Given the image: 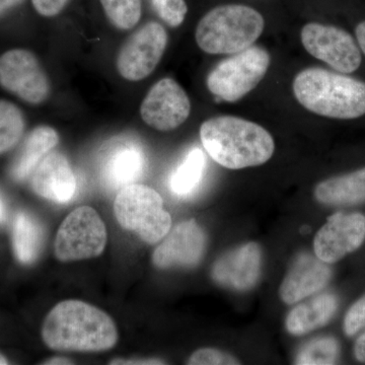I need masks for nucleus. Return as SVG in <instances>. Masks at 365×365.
Returning <instances> with one entry per match:
<instances>
[{
	"mask_svg": "<svg viewBox=\"0 0 365 365\" xmlns=\"http://www.w3.org/2000/svg\"><path fill=\"white\" fill-rule=\"evenodd\" d=\"M7 364H9V361H7L6 357H4V355L0 353V365H4Z\"/></svg>",
	"mask_w": 365,
	"mask_h": 365,
	"instance_id": "c9c22d12",
	"label": "nucleus"
},
{
	"mask_svg": "<svg viewBox=\"0 0 365 365\" xmlns=\"http://www.w3.org/2000/svg\"><path fill=\"white\" fill-rule=\"evenodd\" d=\"M205 165L206 158L202 150H190L184 162L170 178V191L179 196L192 193L202 180Z\"/></svg>",
	"mask_w": 365,
	"mask_h": 365,
	"instance_id": "4be33fe9",
	"label": "nucleus"
},
{
	"mask_svg": "<svg viewBox=\"0 0 365 365\" xmlns=\"http://www.w3.org/2000/svg\"><path fill=\"white\" fill-rule=\"evenodd\" d=\"M24 0H0V14L6 13L9 9L18 6Z\"/></svg>",
	"mask_w": 365,
	"mask_h": 365,
	"instance_id": "473e14b6",
	"label": "nucleus"
},
{
	"mask_svg": "<svg viewBox=\"0 0 365 365\" xmlns=\"http://www.w3.org/2000/svg\"><path fill=\"white\" fill-rule=\"evenodd\" d=\"M190 365H235L240 364L239 360L232 355L213 348H202L197 350L190 356Z\"/></svg>",
	"mask_w": 365,
	"mask_h": 365,
	"instance_id": "bb28decb",
	"label": "nucleus"
},
{
	"mask_svg": "<svg viewBox=\"0 0 365 365\" xmlns=\"http://www.w3.org/2000/svg\"><path fill=\"white\" fill-rule=\"evenodd\" d=\"M58 143V133L52 127H36L26 136L11 165V175L14 180L21 182L30 177L43 158L56 148Z\"/></svg>",
	"mask_w": 365,
	"mask_h": 365,
	"instance_id": "6ab92c4d",
	"label": "nucleus"
},
{
	"mask_svg": "<svg viewBox=\"0 0 365 365\" xmlns=\"http://www.w3.org/2000/svg\"><path fill=\"white\" fill-rule=\"evenodd\" d=\"M46 346L59 352H103L117 344L114 319L81 300H64L53 307L42 327Z\"/></svg>",
	"mask_w": 365,
	"mask_h": 365,
	"instance_id": "f257e3e1",
	"label": "nucleus"
},
{
	"mask_svg": "<svg viewBox=\"0 0 365 365\" xmlns=\"http://www.w3.org/2000/svg\"><path fill=\"white\" fill-rule=\"evenodd\" d=\"M150 1L158 18L172 28L181 26L188 13V6L185 0H150Z\"/></svg>",
	"mask_w": 365,
	"mask_h": 365,
	"instance_id": "a878e982",
	"label": "nucleus"
},
{
	"mask_svg": "<svg viewBox=\"0 0 365 365\" xmlns=\"http://www.w3.org/2000/svg\"><path fill=\"white\" fill-rule=\"evenodd\" d=\"M339 344L332 337L312 340L300 348L295 357L297 365H331L339 359Z\"/></svg>",
	"mask_w": 365,
	"mask_h": 365,
	"instance_id": "b1692460",
	"label": "nucleus"
},
{
	"mask_svg": "<svg viewBox=\"0 0 365 365\" xmlns=\"http://www.w3.org/2000/svg\"><path fill=\"white\" fill-rule=\"evenodd\" d=\"M265 21L256 9L225 4L208 11L197 26L195 39L208 54H232L248 49L263 33Z\"/></svg>",
	"mask_w": 365,
	"mask_h": 365,
	"instance_id": "20e7f679",
	"label": "nucleus"
},
{
	"mask_svg": "<svg viewBox=\"0 0 365 365\" xmlns=\"http://www.w3.org/2000/svg\"><path fill=\"white\" fill-rule=\"evenodd\" d=\"M294 93L300 105L319 116L351 120L365 115V83L340 72L304 69L294 78Z\"/></svg>",
	"mask_w": 365,
	"mask_h": 365,
	"instance_id": "7ed1b4c3",
	"label": "nucleus"
},
{
	"mask_svg": "<svg viewBox=\"0 0 365 365\" xmlns=\"http://www.w3.org/2000/svg\"><path fill=\"white\" fill-rule=\"evenodd\" d=\"M354 354L359 361L365 362V333L355 343Z\"/></svg>",
	"mask_w": 365,
	"mask_h": 365,
	"instance_id": "7c9ffc66",
	"label": "nucleus"
},
{
	"mask_svg": "<svg viewBox=\"0 0 365 365\" xmlns=\"http://www.w3.org/2000/svg\"><path fill=\"white\" fill-rule=\"evenodd\" d=\"M355 36H356L357 44H359L360 50L365 55V21L359 23L355 28Z\"/></svg>",
	"mask_w": 365,
	"mask_h": 365,
	"instance_id": "2f4dec72",
	"label": "nucleus"
},
{
	"mask_svg": "<svg viewBox=\"0 0 365 365\" xmlns=\"http://www.w3.org/2000/svg\"><path fill=\"white\" fill-rule=\"evenodd\" d=\"M110 364H120V365H160L165 364L162 359H113Z\"/></svg>",
	"mask_w": 365,
	"mask_h": 365,
	"instance_id": "c756f323",
	"label": "nucleus"
},
{
	"mask_svg": "<svg viewBox=\"0 0 365 365\" xmlns=\"http://www.w3.org/2000/svg\"><path fill=\"white\" fill-rule=\"evenodd\" d=\"M269 53L259 46L223 60L207 78L208 90L225 102H237L254 90L267 73Z\"/></svg>",
	"mask_w": 365,
	"mask_h": 365,
	"instance_id": "423d86ee",
	"label": "nucleus"
},
{
	"mask_svg": "<svg viewBox=\"0 0 365 365\" xmlns=\"http://www.w3.org/2000/svg\"><path fill=\"white\" fill-rule=\"evenodd\" d=\"M317 201L324 205H353L365 201V168L319 182L314 189Z\"/></svg>",
	"mask_w": 365,
	"mask_h": 365,
	"instance_id": "aec40b11",
	"label": "nucleus"
},
{
	"mask_svg": "<svg viewBox=\"0 0 365 365\" xmlns=\"http://www.w3.org/2000/svg\"><path fill=\"white\" fill-rule=\"evenodd\" d=\"M44 242V228L32 215L19 212L14 218L13 246L18 260L32 264L37 260Z\"/></svg>",
	"mask_w": 365,
	"mask_h": 365,
	"instance_id": "412c9836",
	"label": "nucleus"
},
{
	"mask_svg": "<svg viewBox=\"0 0 365 365\" xmlns=\"http://www.w3.org/2000/svg\"><path fill=\"white\" fill-rule=\"evenodd\" d=\"M0 86L29 104L39 105L50 95V81L39 60L25 49L0 56Z\"/></svg>",
	"mask_w": 365,
	"mask_h": 365,
	"instance_id": "9d476101",
	"label": "nucleus"
},
{
	"mask_svg": "<svg viewBox=\"0 0 365 365\" xmlns=\"http://www.w3.org/2000/svg\"><path fill=\"white\" fill-rule=\"evenodd\" d=\"M43 364H73V362L71 361V359H66V357H53V359H50L46 360V362Z\"/></svg>",
	"mask_w": 365,
	"mask_h": 365,
	"instance_id": "72a5a7b5",
	"label": "nucleus"
},
{
	"mask_svg": "<svg viewBox=\"0 0 365 365\" xmlns=\"http://www.w3.org/2000/svg\"><path fill=\"white\" fill-rule=\"evenodd\" d=\"M145 153L135 141L121 140L112 144L101 165V179L108 189L119 191L134 184L145 172Z\"/></svg>",
	"mask_w": 365,
	"mask_h": 365,
	"instance_id": "2eb2a0df",
	"label": "nucleus"
},
{
	"mask_svg": "<svg viewBox=\"0 0 365 365\" xmlns=\"http://www.w3.org/2000/svg\"><path fill=\"white\" fill-rule=\"evenodd\" d=\"M337 307L338 300L335 295L319 294L295 307L288 314L285 326L292 335H307L326 326L332 319Z\"/></svg>",
	"mask_w": 365,
	"mask_h": 365,
	"instance_id": "a211bd4d",
	"label": "nucleus"
},
{
	"mask_svg": "<svg viewBox=\"0 0 365 365\" xmlns=\"http://www.w3.org/2000/svg\"><path fill=\"white\" fill-rule=\"evenodd\" d=\"M261 268V247L250 242L220 257L211 270V277L220 287L245 292L256 287Z\"/></svg>",
	"mask_w": 365,
	"mask_h": 365,
	"instance_id": "4468645a",
	"label": "nucleus"
},
{
	"mask_svg": "<svg viewBox=\"0 0 365 365\" xmlns=\"http://www.w3.org/2000/svg\"><path fill=\"white\" fill-rule=\"evenodd\" d=\"M300 38L312 56L325 62L340 73H353L361 66L359 46L343 29L309 23L302 28Z\"/></svg>",
	"mask_w": 365,
	"mask_h": 365,
	"instance_id": "6e6552de",
	"label": "nucleus"
},
{
	"mask_svg": "<svg viewBox=\"0 0 365 365\" xmlns=\"http://www.w3.org/2000/svg\"><path fill=\"white\" fill-rule=\"evenodd\" d=\"M114 215L124 230L134 232L146 244L162 241L172 227V217L163 209L162 196L155 189L137 182L119 190Z\"/></svg>",
	"mask_w": 365,
	"mask_h": 365,
	"instance_id": "39448f33",
	"label": "nucleus"
},
{
	"mask_svg": "<svg viewBox=\"0 0 365 365\" xmlns=\"http://www.w3.org/2000/svg\"><path fill=\"white\" fill-rule=\"evenodd\" d=\"M203 148L218 165L230 170L246 169L267 163L275 144L266 129L241 118H211L200 127Z\"/></svg>",
	"mask_w": 365,
	"mask_h": 365,
	"instance_id": "f03ea898",
	"label": "nucleus"
},
{
	"mask_svg": "<svg viewBox=\"0 0 365 365\" xmlns=\"http://www.w3.org/2000/svg\"><path fill=\"white\" fill-rule=\"evenodd\" d=\"M167 31L157 21L141 26L127 39L117 57V71L122 78L139 81L150 76L167 48Z\"/></svg>",
	"mask_w": 365,
	"mask_h": 365,
	"instance_id": "1a4fd4ad",
	"label": "nucleus"
},
{
	"mask_svg": "<svg viewBox=\"0 0 365 365\" xmlns=\"http://www.w3.org/2000/svg\"><path fill=\"white\" fill-rule=\"evenodd\" d=\"M331 276L330 267L318 257L309 253L299 255L281 283L280 299L287 304H297L323 289Z\"/></svg>",
	"mask_w": 365,
	"mask_h": 365,
	"instance_id": "dca6fc26",
	"label": "nucleus"
},
{
	"mask_svg": "<svg viewBox=\"0 0 365 365\" xmlns=\"http://www.w3.org/2000/svg\"><path fill=\"white\" fill-rule=\"evenodd\" d=\"M108 20L118 30L134 28L143 16L141 0H100Z\"/></svg>",
	"mask_w": 365,
	"mask_h": 365,
	"instance_id": "393cba45",
	"label": "nucleus"
},
{
	"mask_svg": "<svg viewBox=\"0 0 365 365\" xmlns=\"http://www.w3.org/2000/svg\"><path fill=\"white\" fill-rule=\"evenodd\" d=\"M26 122L18 106L0 100V153L14 148L25 131Z\"/></svg>",
	"mask_w": 365,
	"mask_h": 365,
	"instance_id": "5701e85b",
	"label": "nucleus"
},
{
	"mask_svg": "<svg viewBox=\"0 0 365 365\" xmlns=\"http://www.w3.org/2000/svg\"><path fill=\"white\" fill-rule=\"evenodd\" d=\"M107 228L101 216L90 206L72 211L60 225L54 253L61 262L97 258L107 245Z\"/></svg>",
	"mask_w": 365,
	"mask_h": 365,
	"instance_id": "0eeeda50",
	"label": "nucleus"
},
{
	"mask_svg": "<svg viewBox=\"0 0 365 365\" xmlns=\"http://www.w3.org/2000/svg\"><path fill=\"white\" fill-rule=\"evenodd\" d=\"M7 211L6 203H4V198L0 195V225H4L6 222Z\"/></svg>",
	"mask_w": 365,
	"mask_h": 365,
	"instance_id": "f704fd0d",
	"label": "nucleus"
},
{
	"mask_svg": "<svg viewBox=\"0 0 365 365\" xmlns=\"http://www.w3.org/2000/svg\"><path fill=\"white\" fill-rule=\"evenodd\" d=\"M365 240V217L360 213L330 216L316 235L314 255L327 264L335 263L356 251Z\"/></svg>",
	"mask_w": 365,
	"mask_h": 365,
	"instance_id": "ddd939ff",
	"label": "nucleus"
},
{
	"mask_svg": "<svg viewBox=\"0 0 365 365\" xmlns=\"http://www.w3.org/2000/svg\"><path fill=\"white\" fill-rule=\"evenodd\" d=\"M32 188L37 195L55 203H67L76 192L71 163L60 153H49L34 170Z\"/></svg>",
	"mask_w": 365,
	"mask_h": 365,
	"instance_id": "f3484780",
	"label": "nucleus"
},
{
	"mask_svg": "<svg viewBox=\"0 0 365 365\" xmlns=\"http://www.w3.org/2000/svg\"><path fill=\"white\" fill-rule=\"evenodd\" d=\"M364 329H365V295L350 307L344 319V331L347 336H354Z\"/></svg>",
	"mask_w": 365,
	"mask_h": 365,
	"instance_id": "cd10ccee",
	"label": "nucleus"
},
{
	"mask_svg": "<svg viewBox=\"0 0 365 365\" xmlns=\"http://www.w3.org/2000/svg\"><path fill=\"white\" fill-rule=\"evenodd\" d=\"M163 240L151 258L153 266L160 270L196 267L207 248L205 232L194 220L179 223Z\"/></svg>",
	"mask_w": 365,
	"mask_h": 365,
	"instance_id": "f8f14e48",
	"label": "nucleus"
},
{
	"mask_svg": "<svg viewBox=\"0 0 365 365\" xmlns=\"http://www.w3.org/2000/svg\"><path fill=\"white\" fill-rule=\"evenodd\" d=\"M69 0H32L34 9L46 18H52L63 11Z\"/></svg>",
	"mask_w": 365,
	"mask_h": 365,
	"instance_id": "c85d7f7f",
	"label": "nucleus"
},
{
	"mask_svg": "<svg viewBox=\"0 0 365 365\" xmlns=\"http://www.w3.org/2000/svg\"><path fill=\"white\" fill-rule=\"evenodd\" d=\"M191 103L188 95L176 81L165 78L148 91L140 106L144 123L158 131H170L188 119Z\"/></svg>",
	"mask_w": 365,
	"mask_h": 365,
	"instance_id": "9b49d317",
	"label": "nucleus"
}]
</instances>
